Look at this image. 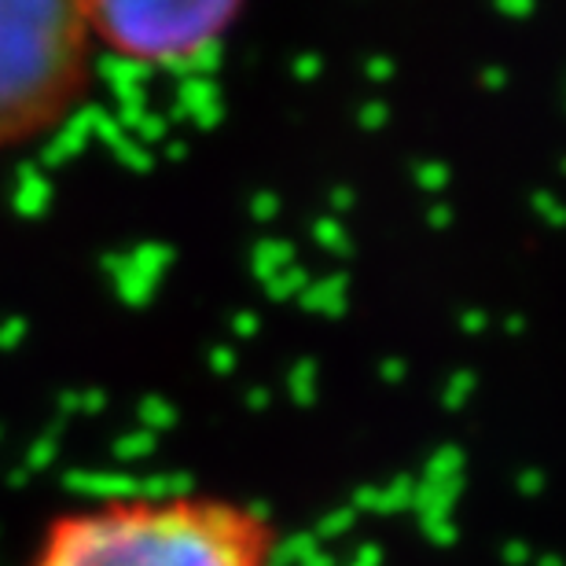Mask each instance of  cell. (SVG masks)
Returning a JSON list of instances; mask_svg holds the SVG:
<instances>
[{"instance_id":"1","label":"cell","mask_w":566,"mask_h":566,"mask_svg":"<svg viewBox=\"0 0 566 566\" xmlns=\"http://www.w3.org/2000/svg\"><path fill=\"white\" fill-rule=\"evenodd\" d=\"M27 566H287L265 504L210 485H147L60 507Z\"/></svg>"},{"instance_id":"2","label":"cell","mask_w":566,"mask_h":566,"mask_svg":"<svg viewBox=\"0 0 566 566\" xmlns=\"http://www.w3.org/2000/svg\"><path fill=\"white\" fill-rule=\"evenodd\" d=\"M99 71L85 0H0V155L55 137Z\"/></svg>"},{"instance_id":"3","label":"cell","mask_w":566,"mask_h":566,"mask_svg":"<svg viewBox=\"0 0 566 566\" xmlns=\"http://www.w3.org/2000/svg\"><path fill=\"white\" fill-rule=\"evenodd\" d=\"M243 15L247 4L235 0H85L99 60L169 77L221 60Z\"/></svg>"}]
</instances>
